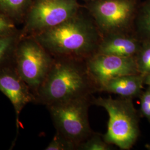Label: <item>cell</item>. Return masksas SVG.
Segmentation results:
<instances>
[{
  "mask_svg": "<svg viewBox=\"0 0 150 150\" xmlns=\"http://www.w3.org/2000/svg\"><path fill=\"white\" fill-rule=\"evenodd\" d=\"M139 98L140 116L145 117L150 122V86L143 91Z\"/></svg>",
  "mask_w": 150,
  "mask_h": 150,
  "instance_id": "17",
  "label": "cell"
},
{
  "mask_svg": "<svg viewBox=\"0 0 150 150\" xmlns=\"http://www.w3.org/2000/svg\"><path fill=\"white\" fill-rule=\"evenodd\" d=\"M53 61L47 51L38 42L27 41L22 43L17 53V72L28 86L38 90L47 75Z\"/></svg>",
  "mask_w": 150,
  "mask_h": 150,
  "instance_id": "6",
  "label": "cell"
},
{
  "mask_svg": "<svg viewBox=\"0 0 150 150\" xmlns=\"http://www.w3.org/2000/svg\"><path fill=\"white\" fill-rule=\"evenodd\" d=\"M137 7L134 0H92L88 4L91 17L102 36L129 32Z\"/></svg>",
  "mask_w": 150,
  "mask_h": 150,
  "instance_id": "5",
  "label": "cell"
},
{
  "mask_svg": "<svg viewBox=\"0 0 150 150\" xmlns=\"http://www.w3.org/2000/svg\"><path fill=\"white\" fill-rule=\"evenodd\" d=\"M27 86L17 73L10 70L0 71V91L10 100L15 108L17 126H18L19 115L22 110L33 100Z\"/></svg>",
  "mask_w": 150,
  "mask_h": 150,
  "instance_id": "9",
  "label": "cell"
},
{
  "mask_svg": "<svg viewBox=\"0 0 150 150\" xmlns=\"http://www.w3.org/2000/svg\"><path fill=\"white\" fill-rule=\"evenodd\" d=\"M145 75L141 74L123 75L108 81L101 91L117 95L121 97H139L143 92Z\"/></svg>",
  "mask_w": 150,
  "mask_h": 150,
  "instance_id": "11",
  "label": "cell"
},
{
  "mask_svg": "<svg viewBox=\"0 0 150 150\" xmlns=\"http://www.w3.org/2000/svg\"><path fill=\"white\" fill-rule=\"evenodd\" d=\"M79 10L77 0H38L30 12L28 27L41 32L68 20Z\"/></svg>",
  "mask_w": 150,
  "mask_h": 150,
  "instance_id": "7",
  "label": "cell"
},
{
  "mask_svg": "<svg viewBox=\"0 0 150 150\" xmlns=\"http://www.w3.org/2000/svg\"><path fill=\"white\" fill-rule=\"evenodd\" d=\"M13 38L10 36H0V64L10 50Z\"/></svg>",
  "mask_w": 150,
  "mask_h": 150,
  "instance_id": "18",
  "label": "cell"
},
{
  "mask_svg": "<svg viewBox=\"0 0 150 150\" xmlns=\"http://www.w3.org/2000/svg\"><path fill=\"white\" fill-rule=\"evenodd\" d=\"M28 0H0V8L10 13H17L26 5Z\"/></svg>",
  "mask_w": 150,
  "mask_h": 150,
  "instance_id": "16",
  "label": "cell"
},
{
  "mask_svg": "<svg viewBox=\"0 0 150 150\" xmlns=\"http://www.w3.org/2000/svg\"><path fill=\"white\" fill-rule=\"evenodd\" d=\"M133 27L134 35L142 42H150V0L137 7Z\"/></svg>",
  "mask_w": 150,
  "mask_h": 150,
  "instance_id": "12",
  "label": "cell"
},
{
  "mask_svg": "<svg viewBox=\"0 0 150 150\" xmlns=\"http://www.w3.org/2000/svg\"><path fill=\"white\" fill-rule=\"evenodd\" d=\"M144 83L148 86H150V73L149 74L145 75L144 78Z\"/></svg>",
  "mask_w": 150,
  "mask_h": 150,
  "instance_id": "20",
  "label": "cell"
},
{
  "mask_svg": "<svg viewBox=\"0 0 150 150\" xmlns=\"http://www.w3.org/2000/svg\"><path fill=\"white\" fill-rule=\"evenodd\" d=\"M14 27L13 24L10 21L0 15V36L10 32Z\"/></svg>",
  "mask_w": 150,
  "mask_h": 150,
  "instance_id": "19",
  "label": "cell"
},
{
  "mask_svg": "<svg viewBox=\"0 0 150 150\" xmlns=\"http://www.w3.org/2000/svg\"><path fill=\"white\" fill-rule=\"evenodd\" d=\"M102 37L92 18L77 13L59 25L39 32L37 40L57 57L86 59L96 53Z\"/></svg>",
  "mask_w": 150,
  "mask_h": 150,
  "instance_id": "1",
  "label": "cell"
},
{
  "mask_svg": "<svg viewBox=\"0 0 150 150\" xmlns=\"http://www.w3.org/2000/svg\"><path fill=\"white\" fill-rule=\"evenodd\" d=\"M77 150H113V145L107 143L103 139L102 135L93 132L79 145Z\"/></svg>",
  "mask_w": 150,
  "mask_h": 150,
  "instance_id": "14",
  "label": "cell"
},
{
  "mask_svg": "<svg viewBox=\"0 0 150 150\" xmlns=\"http://www.w3.org/2000/svg\"><path fill=\"white\" fill-rule=\"evenodd\" d=\"M92 97L47 106L57 133L72 141L77 147L93 132L90 127L88 115Z\"/></svg>",
  "mask_w": 150,
  "mask_h": 150,
  "instance_id": "4",
  "label": "cell"
},
{
  "mask_svg": "<svg viewBox=\"0 0 150 150\" xmlns=\"http://www.w3.org/2000/svg\"><path fill=\"white\" fill-rule=\"evenodd\" d=\"M91 1H92V0H91Z\"/></svg>",
  "mask_w": 150,
  "mask_h": 150,
  "instance_id": "22",
  "label": "cell"
},
{
  "mask_svg": "<svg viewBox=\"0 0 150 150\" xmlns=\"http://www.w3.org/2000/svg\"><path fill=\"white\" fill-rule=\"evenodd\" d=\"M38 91L40 99L48 106L92 97L98 90L88 72L85 59L57 57Z\"/></svg>",
  "mask_w": 150,
  "mask_h": 150,
  "instance_id": "2",
  "label": "cell"
},
{
  "mask_svg": "<svg viewBox=\"0 0 150 150\" xmlns=\"http://www.w3.org/2000/svg\"><path fill=\"white\" fill-rule=\"evenodd\" d=\"M135 60L139 74L146 75L150 73V42H142Z\"/></svg>",
  "mask_w": 150,
  "mask_h": 150,
  "instance_id": "13",
  "label": "cell"
},
{
  "mask_svg": "<svg viewBox=\"0 0 150 150\" xmlns=\"http://www.w3.org/2000/svg\"><path fill=\"white\" fill-rule=\"evenodd\" d=\"M142 41L134 34L117 32L102 36L95 54L121 57H135L141 48Z\"/></svg>",
  "mask_w": 150,
  "mask_h": 150,
  "instance_id": "10",
  "label": "cell"
},
{
  "mask_svg": "<svg viewBox=\"0 0 150 150\" xmlns=\"http://www.w3.org/2000/svg\"><path fill=\"white\" fill-rule=\"evenodd\" d=\"M146 148L147 149V150H150V144H148L147 145L145 146Z\"/></svg>",
  "mask_w": 150,
  "mask_h": 150,
  "instance_id": "21",
  "label": "cell"
},
{
  "mask_svg": "<svg viewBox=\"0 0 150 150\" xmlns=\"http://www.w3.org/2000/svg\"><path fill=\"white\" fill-rule=\"evenodd\" d=\"M133 99L120 97H94L92 105L102 107L108 114L107 132L102 135L104 140L120 150H131L140 134L139 112L135 108Z\"/></svg>",
  "mask_w": 150,
  "mask_h": 150,
  "instance_id": "3",
  "label": "cell"
},
{
  "mask_svg": "<svg viewBox=\"0 0 150 150\" xmlns=\"http://www.w3.org/2000/svg\"><path fill=\"white\" fill-rule=\"evenodd\" d=\"M77 146L72 141L57 133L45 150H77Z\"/></svg>",
  "mask_w": 150,
  "mask_h": 150,
  "instance_id": "15",
  "label": "cell"
},
{
  "mask_svg": "<svg viewBox=\"0 0 150 150\" xmlns=\"http://www.w3.org/2000/svg\"><path fill=\"white\" fill-rule=\"evenodd\" d=\"M85 62L88 72L98 91L113 78L139 73L135 57L94 54L86 59Z\"/></svg>",
  "mask_w": 150,
  "mask_h": 150,
  "instance_id": "8",
  "label": "cell"
}]
</instances>
